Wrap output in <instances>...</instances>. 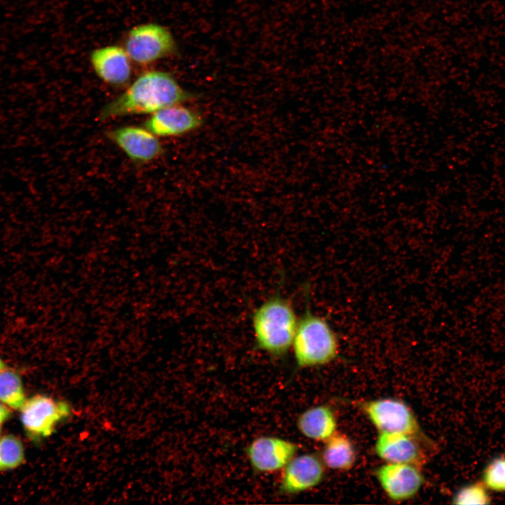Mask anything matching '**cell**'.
<instances>
[{
	"mask_svg": "<svg viewBox=\"0 0 505 505\" xmlns=\"http://www.w3.org/2000/svg\"><path fill=\"white\" fill-rule=\"evenodd\" d=\"M26 400L20 375L7 367L1 370L0 401L9 408L20 410Z\"/></svg>",
	"mask_w": 505,
	"mask_h": 505,
	"instance_id": "16",
	"label": "cell"
},
{
	"mask_svg": "<svg viewBox=\"0 0 505 505\" xmlns=\"http://www.w3.org/2000/svg\"><path fill=\"white\" fill-rule=\"evenodd\" d=\"M193 96L170 73L147 70L107 102L98 117L101 121H107L129 115H150L165 107L182 104Z\"/></svg>",
	"mask_w": 505,
	"mask_h": 505,
	"instance_id": "1",
	"label": "cell"
},
{
	"mask_svg": "<svg viewBox=\"0 0 505 505\" xmlns=\"http://www.w3.org/2000/svg\"><path fill=\"white\" fill-rule=\"evenodd\" d=\"M202 123L198 113L179 104L150 114L143 126L157 137H174L192 131Z\"/></svg>",
	"mask_w": 505,
	"mask_h": 505,
	"instance_id": "12",
	"label": "cell"
},
{
	"mask_svg": "<svg viewBox=\"0 0 505 505\" xmlns=\"http://www.w3.org/2000/svg\"><path fill=\"white\" fill-rule=\"evenodd\" d=\"M297 427L307 438L326 441L336 433L337 421L330 407L320 405L303 411L297 417Z\"/></svg>",
	"mask_w": 505,
	"mask_h": 505,
	"instance_id": "14",
	"label": "cell"
},
{
	"mask_svg": "<svg viewBox=\"0 0 505 505\" xmlns=\"http://www.w3.org/2000/svg\"><path fill=\"white\" fill-rule=\"evenodd\" d=\"M325 464L311 453L295 455L283 469L279 490L281 493L295 494L317 486L323 480Z\"/></svg>",
	"mask_w": 505,
	"mask_h": 505,
	"instance_id": "10",
	"label": "cell"
},
{
	"mask_svg": "<svg viewBox=\"0 0 505 505\" xmlns=\"http://www.w3.org/2000/svg\"><path fill=\"white\" fill-rule=\"evenodd\" d=\"M321 459L327 467L335 470H349L356 460V452L349 438L335 433L325 441Z\"/></svg>",
	"mask_w": 505,
	"mask_h": 505,
	"instance_id": "15",
	"label": "cell"
},
{
	"mask_svg": "<svg viewBox=\"0 0 505 505\" xmlns=\"http://www.w3.org/2000/svg\"><path fill=\"white\" fill-rule=\"evenodd\" d=\"M299 316L292 300L280 291L269 296L251 315L255 347L274 357L285 356L291 349Z\"/></svg>",
	"mask_w": 505,
	"mask_h": 505,
	"instance_id": "2",
	"label": "cell"
},
{
	"mask_svg": "<svg viewBox=\"0 0 505 505\" xmlns=\"http://www.w3.org/2000/svg\"><path fill=\"white\" fill-rule=\"evenodd\" d=\"M6 367L5 363L2 360V358L0 357V370L5 368Z\"/></svg>",
	"mask_w": 505,
	"mask_h": 505,
	"instance_id": "21",
	"label": "cell"
},
{
	"mask_svg": "<svg viewBox=\"0 0 505 505\" xmlns=\"http://www.w3.org/2000/svg\"><path fill=\"white\" fill-rule=\"evenodd\" d=\"M415 436L402 433H379L375 452L386 462L418 466L424 460V454Z\"/></svg>",
	"mask_w": 505,
	"mask_h": 505,
	"instance_id": "13",
	"label": "cell"
},
{
	"mask_svg": "<svg viewBox=\"0 0 505 505\" xmlns=\"http://www.w3.org/2000/svg\"><path fill=\"white\" fill-rule=\"evenodd\" d=\"M488 489L480 482L471 483L462 487L454 495L452 502L455 504H485L490 503Z\"/></svg>",
	"mask_w": 505,
	"mask_h": 505,
	"instance_id": "19",
	"label": "cell"
},
{
	"mask_svg": "<svg viewBox=\"0 0 505 505\" xmlns=\"http://www.w3.org/2000/svg\"><path fill=\"white\" fill-rule=\"evenodd\" d=\"M365 412L379 433H402L417 436L419 425L410 408L394 398H382L362 403Z\"/></svg>",
	"mask_w": 505,
	"mask_h": 505,
	"instance_id": "6",
	"label": "cell"
},
{
	"mask_svg": "<svg viewBox=\"0 0 505 505\" xmlns=\"http://www.w3.org/2000/svg\"><path fill=\"white\" fill-rule=\"evenodd\" d=\"M0 438H1V431H0Z\"/></svg>",
	"mask_w": 505,
	"mask_h": 505,
	"instance_id": "22",
	"label": "cell"
},
{
	"mask_svg": "<svg viewBox=\"0 0 505 505\" xmlns=\"http://www.w3.org/2000/svg\"><path fill=\"white\" fill-rule=\"evenodd\" d=\"M107 136L135 163L152 162L164 152L158 137L144 126L117 127L108 130Z\"/></svg>",
	"mask_w": 505,
	"mask_h": 505,
	"instance_id": "8",
	"label": "cell"
},
{
	"mask_svg": "<svg viewBox=\"0 0 505 505\" xmlns=\"http://www.w3.org/2000/svg\"><path fill=\"white\" fill-rule=\"evenodd\" d=\"M482 482L489 490L505 492V455L495 457L485 466Z\"/></svg>",
	"mask_w": 505,
	"mask_h": 505,
	"instance_id": "18",
	"label": "cell"
},
{
	"mask_svg": "<svg viewBox=\"0 0 505 505\" xmlns=\"http://www.w3.org/2000/svg\"><path fill=\"white\" fill-rule=\"evenodd\" d=\"M89 61L97 78L111 86H125L132 78L133 62L123 46L110 44L95 48L90 53Z\"/></svg>",
	"mask_w": 505,
	"mask_h": 505,
	"instance_id": "9",
	"label": "cell"
},
{
	"mask_svg": "<svg viewBox=\"0 0 505 505\" xmlns=\"http://www.w3.org/2000/svg\"><path fill=\"white\" fill-rule=\"evenodd\" d=\"M297 451V445L288 439L275 436H261L249 443L246 454L255 471L271 473L283 470Z\"/></svg>",
	"mask_w": 505,
	"mask_h": 505,
	"instance_id": "7",
	"label": "cell"
},
{
	"mask_svg": "<svg viewBox=\"0 0 505 505\" xmlns=\"http://www.w3.org/2000/svg\"><path fill=\"white\" fill-rule=\"evenodd\" d=\"M11 415L8 408L0 401V425L6 421Z\"/></svg>",
	"mask_w": 505,
	"mask_h": 505,
	"instance_id": "20",
	"label": "cell"
},
{
	"mask_svg": "<svg viewBox=\"0 0 505 505\" xmlns=\"http://www.w3.org/2000/svg\"><path fill=\"white\" fill-rule=\"evenodd\" d=\"M306 297L305 309L299 316L291 346L299 368L327 365L338 357L339 351L337 335L328 320L311 311L308 290Z\"/></svg>",
	"mask_w": 505,
	"mask_h": 505,
	"instance_id": "3",
	"label": "cell"
},
{
	"mask_svg": "<svg viewBox=\"0 0 505 505\" xmlns=\"http://www.w3.org/2000/svg\"><path fill=\"white\" fill-rule=\"evenodd\" d=\"M376 476L387 496L398 501L413 497L424 483L418 466L412 464L387 462L377 469Z\"/></svg>",
	"mask_w": 505,
	"mask_h": 505,
	"instance_id": "11",
	"label": "cell"
},
{
	"mask_svg": "<svg viewBox=\"0 0 505 505\" xmlns=\"http://www.w3.org/2000/svg\"><path fill=\"white\" fill-rule=\"evenodd\" d=\"M71 412V407L66 401L37 394L26 400L20 409V420L29 435L38 438H46Z\"/></svg>",
	"mask_w": 505,
	"mask_h": 505,
	"instance_id": "5",
	"label": "cell"
},
{
	"mask_svg": "<svg viewBox=\"0 0 505 505\" xmlns=\"http://www.w3.org/2000/svg\"><path fill=\"white\" fill-rule=\"evenodd\" d=\"M24 459L23 444L18 437L7 434L0 438V471L16 468Z\"/></svg>",
	"mask_w": 505,
	"mask_h": 505,
	"instance_id": "17",
	"label": "cell"
},
{
	"mask_svg": "<svg viewBox=\"0 0 505 505\" xmlns=\"http://www.w3.org/2000/svg\"><path fill=\"white\" fill-rule=\"evenodd\" d=\"M133 63L147 66L175 55L177 45L173 33L156 22H145L131 27L123 46Z\"/></svg>",
	"mask_w": 505,
	"mask_h": 505,
	"instance_id": "4",
	"label": "cell"
}]
</instances>
